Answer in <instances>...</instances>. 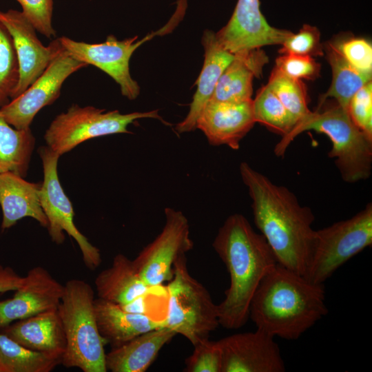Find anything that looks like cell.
I'll return each mask as SVG.
<instances>
[{
	"label": "cell",
	"instance_id": "obj_1",
	"mask_svg": "<svg viewBox=\"0 0 372 372\" xmlns=\"http://www.w3.org/2000/svg\"><path fill=\"white\" fill-rule=\"evenodd\" d=\"M240 174L252 201L255 225L277 262L304 277L316 232L311 209L302 206L288 188L274 184L247 163H240Z\"/></svg>",
	"mask_w": 372,
	"mask_h": 372
},
{
	"label": "cell",
	"instance_id": "obj_2",
	"mask_svg": "<svg viewBox=\"0 0 372 372\" xmlns=\"http://www.w3.org/2000/svg\"><path fill=\"white\" fill-rule=\"evenodd\" d=\"M212 246L230 278L225 298L217 304L219 324L228 329H239L249 318L251 301L260 282L278 262L264 236L240 214L225 220Z\"/></svg>",
	"mask_w": 372,
	"mask_h": 372
},
{
	"label": "cell",
	"instance_id": "obj_3",
	"mask_svg": "<svg viewBox=\"0 0 372 372\" xmlns=\"http://www.w3.org/2000/svg\"><path fill=\"white\" fill-rule=\"evenodd\" d=\"M328 313L324 284H316L277 263L260 282L249 318L274 338L298 339Z\"/></svg>",
	"mask_w": 372,
	"mask_h": 372
},
{
	"label": "cell",
	"instance_id": "obj_4",
	"mask_svg": "<svg viewBox=\"0 0 372 372\" xmlns=\"http://www.w3.org/2000/svg\"><path fill=\"white\" fill-rule=\"evenodd\" d=\"M313 130L327 135L332 143L329 158L344 181L349 183L367 179L372 169V138L352 121L347 109L335 104L316 109L300 119L276 145L275 154L284 155L291 141L300 133Z\"/></svg>",
	"mask_w": 372,
	"mask_h": 372
},
{
	"label": "cell",
	"instance_id": "obj_5",
	"mask_svg": "<svg viewBox=\"0 0 372 372\" xmlns=\"http://www.w3.org/2000/svg\"><path fill=\"white\" fill-rule=\"evenodd\" d=\"M94 291L85 280L71 279L64 285L57 309L66 341L61 362L83 372H106L105 345L94 310Z\"/></svg>",
	"mask_w": 372,
	"mask_h": 372
},
{
	"label": "cell",
	"instance_id": "obj_6",
	"mask_svg": "<svg viewBox=\"0 0 372 372\" xmlns=\"http://www.w3.org/2000/svg\"><path fill=\"white\" fill-rule=\"evenodd\" d=\"M166 291L167 307L163 327L182 335L193 345L209 338L220 325L218 307L204 285L190 275L186 254L175 261Z\"/></svg>",
	"mask_w": 372,
	"mask_h": 372
},
{
	"label": "cell",
	"instance_id": "obj_7",
	"mask_svg": "<svg viewBox=\"0 0 372 372\" xmlns=\"http://www.w3.org/2000/svg\"><path fill=\"white\" fill-rule=\"evenodd\" d=\"M372 245V204L351 218L316 230L311 256L304 278L324 284L351 258Z\"/></svg>",
	"mask_w": 372,
	"mask_h": 372
},
{
	"label": "cell",
	"instance_id": "obj_8",
	"mask_svg": "<svg viewBox=\"0 0 372 372\" xmlns=\"http://www.w3.org/2000/svg\"><path fill=\"white\" fill-rule=\"evenodd\" d=\"M163 121L158 110L121 114L118 110L106 112L93 106L72 105L57 115L44 134L46 145L59 156L91 138L121 133H130L127 127L141 118Z\"/></svg>",
	"mask_w": 372,
	"mask_h": 372
},
{
	"label": "cell",
	"instance_id": "obj_9",
	"mask_svg": "<svg viewBox=\"0 0 372 372\" xmlns=\"http://www.w3.org/2000/svg\"><path fill=\"white\" fill-rule=\"evenodd\" d=\"M183 15V11L177 9L170 22L165 27L138 41V36L119 41L114 35H109L104 42L99 43L78 41L65 36L59 39L61 45L74 58L105 72L118 84L123 96L134 100L138 96L140 87L130 72L132 55L141 45L154 36L169 32Z\"/></svg>",
	"mask_w": 372,
	"mask_h": 372
},
{
	"label": "cell",
	"instance_id": "obj_10",
	"mask_svg": "<svg viewBox=\"0 0 372 372\" xmlns=\"http://www.w3.org/2000/svg\"><path fill=\"white\" fill-rule=\"evenodd\" d=\"M39 154L43 169L40 203L48 221L47 229L49 235L54 242L61 244L65 240L64 232H66L77 242L85 265L94 270L101 263V253L74 223L72 205L64 192L58 176L57 165L60 156L47 145L39 147Z\"/></svg>",
	"mask_w": 372,
	"mask_h": 372
},
{
	"label": "cell",
	"instance_id": "obj_11",
	"mask_svg": "<svg viewBox=\"0 0 372 372\" xmlns=\"http://www.w3.org/2000/svg\"><path fill=\"white\" fill-rule=\"evenodd\" d=\"M87 66L70 54L60 43L43 72L20 95L0 108L1 115L18 130L30 128L37 113L59 97L65 80Z\"/></svg>",
	"mask_w": 372,
	"mask_h": 372
},
{
	"label": "cell",
	"instance_id": "obj_12",
	"mask_svg": "<svg viewBox=\"0 0 372 372\" xmlns=\"http://www.w3.org/2000/svg\"><path fill=\"white\" fill-rule=\"evenodd\" d=\"M165 216V223L161 233L133 260L141 278L152 288L172 278L175 261L194 246L189 222L183 213L167 207Z\"/></svg>",
	"mask_w": 372,
	"mask_h": 372
},
{
	"label": "cell",
	"instance_id": "obj_13",
	"mask_svg": "<svg viewBox=\"0 0 372 372\" xmlns=\"http://www.w3.org/2000/svg\"><path fill=\"white\" fill-rule=\"evenodd\" d=\"M216 34L220 45L232 54L282 45L293 32L270 25L261 12L259 0H238L228 23Z\"/></svg>",
	"mask_w": 372,
	"mask_h": 372
},
{
	"label": "cell",
	"instance_id": "obj_14",
	"mask_svg": "<svg viewBox=\"0 0 372 372\" xmlns=\"http://www.w3.org/2000/svg\"><path fill=\"white\" fill-rule=\"evenodd\" d=\"M221 372H283L286 368L274 337L257 329L218 340Z\"/></svg>",
	"mask_w": 372,
	"mask_h": 372
},
{
	"label": "cell",
	"instance_id": "obj_15",
	"mask_svg": "<svg viewBox=\"0 0 372 372\" xmlns=\"http://www.w3.org/2000/svg\"><path fill=\"white\" fill-rule=\"evenodd\" d=\"M0 21L10 33L19 66V79L13 99L24 92L45 70L60 45L59 38L48 46L37 35V30L21 11L0 10ZM10 99V100H11Z\"/></svg>",
	"mask_w": 372,
	"mask_h": 372
},
{
	"label": "cell",
	"instance_id": "obj_16",
	"mask_svg": "<svg viewBox=\"0 0 372 372\" xmlns=\"http://www.w3.org/2000/svg\"><path fill=\"white\" fill-rule=\"evenodd\" d=\"M63 289L64 285L44 267L37 266L30 269L14 296L0 301V329L14 320L57 310Z\"/></svg>",
	"mask_w": 372,
	"mask_h": 372
},
{
	"label": "cell",
	"instance_id": "obj_17",
	"mask_svg": "<svg viewBox=\"0 0 372 372\" xmlns=\"http://www.w3.org/2000/svg\"><path fill=\"white\" fill-rule=\"evenodd\" d=\"M255 123L252 99L238 103L209 101L197 121L196 129L203 132L210 145H226L238 149Z\"/></svg>",
	"mask_w": 372,
	"mask_h": 372
},
{
	"label": "cell",
	"instance_id": "obj_18",
	"mask_svg": "<svg viewBox=\"0 0 372 372\" xmlns=\"http://www.w3.org/2000/svg\"><path fill=\"white\" fill-rule=\"evenodd\" d=\"M205 60L196 81L197 89L186 117L176 125L179 133L189 132L196 129L197 121L207 103L211 97L218 81L234 59L235 54L224 49L218 42L216 34L205 30L202 38Z\"/></svg>",
	"mask_w": 372,
	"mask_h": 372
},
{
	"label": "cell",
	"instance_id": "obj_19",
	"mask_svg": "<svg viewBox=\"0 0 372 372\" xmlns=\"http://www.w3.org/2000/svg\"><path fill=\"white\" fill-rule=\"evenodd\" d=\"M2 330L12 340L29 349L61 358L65 352V337L57 310L19 320Z\"/></svg>",
	"mask_w": 372,
	"mask_h": 372
},
{
	"label": "cell",
	"instance_id": "obj_20",
	"mask_svg": "<svg viewBox=\"0 0 372 372\" xmlns=\"http://www.w3.org/2000/svg\"><path fill=\"white\" fill-rule=\"evenodd\" d=\"M41 186L12 172L0 174L2 230L10 228L25 217H31L42 227H48V221L40 203Z\"/></svg>",
	"mask_w": 372,
	"mask_h": 372
},
{
	"label": "cell",
	"instance_id": "obj_21",
	"mask_svg": "<svg viewBox=\"0 0 372 372\" xmlns=\"http://www.w3.org/2000/svg\"><path fill=\"white\" fill-rule=\"evenodd\" d=\"M268 57L260 48L235 54L209 101L238 103L252 99L253 79L262 75Z\"/></svg>",
	"mask_w": 372,
	"mask_h": 372
},
{
	"label": "cell",
	"instance_id": "obj_22",
	"mask_svg": "<svg viewBox=\"0 0 372 372\" xmlns=\"http://www.w3.org/2000/svg\"><path fill=\"white\" fill-rule=\"evenodd\" d=\"M94 310L99 333L112 347L163 327L162 320L144 313L128 311L119 304L99 298L94 300Z\"/></svg>",
	"mask_w": 372,
	"mask_h": 372
},
{
	"label": "cell",
	"instance_id": "obj_23",
	"mask_svg": "<svg viewBox=\"0 0 372 372\" xmlns=\"http://www.w3.org/2000/svg\"><path fill=\"white\" fill-rule=\"evenodd\" d=\"M176 333L162 327L142 333L106 353L107 371L144 372Z\"/></svg>",
	"mask_w": 372,
	"mask_h": 372
},
{
	"label": "cell",
	"instance_id": "obj_24",
	"mask_svg": "<svg viewBox=\"0 0 372 372\" xmlns=\"http://www.w3.org/2000/svg\"><path fill=\"white\" fill-rule=\"evenodd\" d=\"M98 298L125 306L145 298L154 289L139 276L133 260L116 254L112 265L101 271L94 280Z\"/></svg>",
	"mask_w": 372,
	"mask_h": 372
},
{
	"label": "cell",
	"instance_id": "obj_25",
	"mask_svg": "<svg viewBox=\"0 0 372 372\" xmlns=\"http://www.w3.org/2000/svg\"><path fill=\"white\" fill-rule=\"evenodd\" d=\"M331 68L332 81L326 93L320 98L318 107H320L328 98H333L336 103L347 109L354 95L366 83L371 81V74L360 72L343 56L335 41L323 46Z\"/></svg>",
	"mask_w": 372,
	"mask_h": 372
},
{
	"label": "cell",
	"instance_id": "obj_26",
	"mask_svg": "<svg viewBox=\"0 0 372 372\" xmlns=\"http://www.w3.org/2000/svg\"><path fill=\"white\" fill-rule=\"evenodd\" d=\"M35 145L30 130H18L0 112V174L12 172L25 177Z\"/></svg>",
	"mask_w": 372,
	"mask_h": 372
},
{
	"label": "cell",
	"instance_id": "obj_27",
	"mask_svg": "<svg viewBox=\"0 0 372 372\" xmlns=\"http://www.w3.org/2000/svg\"><path fill=\"white\" fill-rule=\"evenodd\" d=\"M61 358L29 349L0 331V372H50Z\"/></svg>",
	"mask_w": 372,
	"mask_h": 372
},
{
	"label": "cell",
	"instance_id": "obj_28",
	"mask_svg": "<svg viewBox=\"0 0 372 372\" xmlns=\"http://www.w3.org/2000/svg\"><path fill=\"white\" fill-rule=\"evenodd\" d=\"M254 118L269 130L287 136L298 120L285 107L276 94L266 85L252 99Z\"/></svg>",
	"mask_w": 372,
	"mask_h": 372
},
{
	"label": "cell",
	"instance_id": "obj_29",
	"mask_svg": "<svg viewBox=\"0 0 372 372\" xmlns=\"http://www.w3.org/2000/svg\"><path fill=\"white\" fill-rule=\"evenodd\" d=\"M267 85L298 121L311 112L307 106V87L300 79L290 77L275 67Z\"/></svg>",
	"mask_w": 372,
	"mask_h": 372
},
{
	"label": "cell",
	"instance_id": "obj_30",
	"mask_svg": "<svg viewBox=\"0 0 372 372\" xmlns=\"http://www.w3.org/2000/svg\"><path fill=\"white\" fill-rule=\"evenodd\" d=\"M19 79V66L12 37L0 21V108L12 97Z\"/></svg>",
	"mask_w": 372,
	"mask_h": 372
},
{
	"label": "cell",
	"instance_id": "obj_31",
	"mask_svg": "<svg viewBox=\"0 0 372 372\" xmlns=\"http://www.w3.org/2000/svg\"><path fill=\"white\" fill-rule=\"evenodd\" d=\"M323 50L319 30L315 26L304 24L297 34L293 33L282 43L278 52L281 54L313 57L322 56Z\"/></svg>",
	"mask_w": 372,
	"mask_h": 372
},
{
	"label": "cell",
	"instance_id": "obj_32",
	"mask_svg": "<svg viewBox=\"0 0 372 372\" xmlns=\"http://www.w3.org/2000/svg\"><path fill=\"white\" fill-rule=\"evenodd\" d=\"M194 349L185 360L186 372H221L222 354L218 341L209 338L194 345Z\"/></svg>",
	"mask_w": 372,
	"mask_h": 372
},
{
	"label": "cell",
	"instance_id": "obj_33",
	"mask_svg": "<svg viewBox=\"0 0 372 372\" xmlns=\"http://www.w3.org/2000/svg\"><path fill=\"white\" fill-rule=\"evenodd\" d=\"M21 6L22 13L32 24L37 32L48 39L55 37L52 25L53 0H16Z\"/></svg>",
	"mask_w": 372,
	"mask_h": 372
},
{
	"label": "cell",
	"instance_id": "obj_34",
	"mask_svg": "<svg viewBox=\"0 0 372 372\" xmlns=\"http://www.w3.org/2000/svg\"><path fill=\"white\" fill-rule=\"evenodd\" d=\"M347 110L353 123L372 138L371 81L354 94L349 103Z\"/></svg>",
	"mask_w": 372,
	"mask_h": 372
},
{
	"label": "cell",
	"instance_id": "obj_35",
	"mask_svg": "<svg viewBox=\"0 0 372 372\" xmlns=\"http://www.w3.org/2000/svg\"><path fill=\"white\" fill-rule=\"evenodd\" d=\"M346 60L361 72L371 74L372 45L364 38L349 37L335 41Z\"/></svg>",
	"mask_w": 372,
	"mask_h": 372
},
{
	"label": "cell",
	"instance_id": "obj_36",
	"mask_svg": "<svg viewBox=\"0 0 372 372\" xmlns=\"http://www.w3.org/2000/svg\"><path fill=\"white\" fill-rule=\"evenodd\" d=\"M275 67L290 77L311 81L320 76L321 68L313 57L296 54H281L276 59Z\"/></svg>",
	"mask_w": 372,
	"mask_h": 372
},
{
	"label": "cell",
	"instance_id": "obj_37",
	"mask_svg": "<svg viewBox=\"0 0 372 372\" xmlns=\"http://www.w3.org/2000/svg\"><path fill=\"white\" fill-rule=\"evenodd\" d=\"M23 277L10 267L0 264V293L17 290L23 283Z\"/></svg>",
	"mask_w": 372,
	"mask_h": 372
}]
</instances>
